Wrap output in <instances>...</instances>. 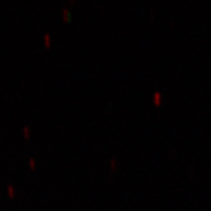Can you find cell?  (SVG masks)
<instances>
[{"label": "cell", "instance_id": "cell-1", "mask_svg": "<svg viewBox=\"0 0 211 211\" xmlns=\"http://www.w3.org/2000/svg\"><path fill=\"white\" fill-rule=\"evenodd\" d=\"M64 14H65V20H70V13L68 11L67 8H64Z\"/></svg>", "mask_w": 211, "mask_h": 211}, {"label": "cell", "instance_id": "cell-2", "mask_svg": "<svg viewBox=\"0 0 211 211\" xmlns=\"http://www.w3.org/2000/svg\"><path fill=\"white\" fill-rule=\"evenodd\" d=\"M28 130H30V128H28V126H25L24 127V133H25V136L27 138L28 136H30V134H28Z\"/></svg>", "mask_w": 211, "mask_h": 211}, {"label": "cell", "instance_id": "cell-3", "mask_svg": "<svg viewBox=\"0 0 211 211\" xmlns=\"http://www.w3.org/2000/svg\"><path fill=\"white\" fill-rule=\"evenodd\" d=\"M45 41H46L47 46H49V45H50V35H49L48 33L45 34Z\"/></svg>", "mask_w": 211, "mask_h": 211}, {"label": "cell", "instance_id": "cell-4", "mask_svg": "<svg viewBox=\"0 0 211 211\" xmlns=\"http://www.w3.org/2000/svg\"><path fill=\"white\" fill-rule=\"evenodd\" d=\"M30 163H31V166L33 168V167H34V159L33 158H31L30 159Z\"/></svg>", "mask_w": 211, "mask_h": 211}, {"label": "cell", "instance_id": "cell-5", "mask_svg": "<svg viewBox=\"0 0 211 211\" xmlns=\"http://www.w3.org/2000/svg\"><path fill=\"white\" fill-rule=\"evenodd\" d=\"M9 192H10V194H11V196H13V187L12 186H9Z\"/></svg>", "mask_w": 211, "mask_h": 211}]
</instances>
